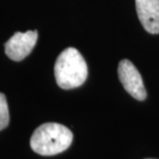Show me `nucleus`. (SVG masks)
<instances>
[{"instance_id": "nucleus-5", "label": "nucleus", "mask_w": 159, "mask_h": 159, "mask_svg": "<svg viewBox=\"0 0 159 159\" xmlns=\"http://www.w3.org/2000/svg\"><path fill=\"white\" fill-rule=\"evenodd\" d=\"M139 19L146 31L159 33V0H135Z\"/></svg>"}, {"instance_id": "nucleus-3", "label": "nucleus", "mask_w": 159, "mask_h": 159, "mask_svg": "<svg viewBox=\"0 0 159 159\" xmlns=\"http://www.w3.org/2000/svg\"><path fill=\"white\" fill-rule=\"evenodd\" d=\"M118 75L124 89L138 100H145L147 97L144 82L139 70L129 60H121L118 65Z\"/></svg>"}, {"instance_id": "nucleus-4", "label": "nucleus", "mask_w": 159, "mask_h": 159, "mask_svg": "<svg viewBox=\"0 0 159 159\" xmlns=\"http://www.w3.org/2000/svg\"><path fill=\"white\" fill-rule=\"evenodd\" d=\"M36 30H29L26 32H16L5 43V54L14 61H21L32 52L37 41Z\"/></svg>"}, {"instance_id": "nucleus-2", "label": "nucleus", "mask_w": 159, "mask_h": 159, "mask_svg": "<svg viewBox=\"0 0 159 159\" xmlns=\"http://www.w3.org/2000/svg\"><path fill=\"white\" fill-rule=\"evenodd\" d=\"M54 72L59 87L69 90L84 84L88 75V67L84 57L77 49L67 48L57 58Z\"/></svg>"}, {"instance_id": "nucleus-6", "label": "nucleus", "mask_w": 159, "mask_h": 159, "mask_svg": "<svg viewBox=\"0 0 159 159\" xmlns=\"http://www.w3.org/2000/svg\"><path fill=\"white\" fill-rule=\"evenodd\" d=\"M9 123V112L6 97L3 93H0V130L7 127Z\"/></svg>"}, {"instance_id": "nucleus-1", "label": "nucleus", "mask_w": 159, "mask_h": 159, "mask_svg": "<svg viewBox=\"0 0 159 159\" xmlns=\"http://www.w3.org/2000/svg\"><path fill=\"white\" fill-rule=\"evenodd\" d=\"M72 132L59 123H44L34 130L30 146L35 153L52 156L65 151L71 145Z\"/></svg>"}]
</instances>
